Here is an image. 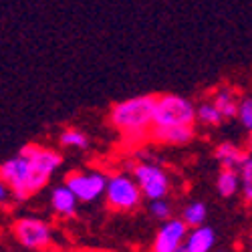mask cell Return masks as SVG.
I'll list each match as a JSON object with an SVG mask.
<instances>
[{
  "mask_svg": "<svg viewBox=\"0 0 252 252\" xmlns=\"http://www.w3.org/2000/svg\"><path fill=\"white\" fill-rule=\"evenodd\" d=\"M180 218L184 220V224L188 228L202 226V224H206V218H208V208L204 202H190L188 206H184Z\"/></svg>",
  "mask_w": 252,
  "mask_h": 252,
  "instance_id": "17",
  "label": "cell"
},
{
  "mask_svg": "<svg viewBox=\"0 0 252 252\" xmlns=\"http://www.w3.org/2000/svg\"><path fill=\"white\" fill-rule=\"evenodd\" d=\"M59 143L61 148H67V150H87L89 148V135L85 131H81L77 127H67L63 129L59 135Z\"/></svg>",
  "mask_w": 252,
  "mask_h": 252,
  "instance_id": "16",
  "label": "cell"
},
{
  "mask_svg": "<svg viewBox=\"0 0 252 252\" xmlns=\"http://www.w3.org/2000/svg\"><path fill=\"white\" fill-rule=\"evenodd\" d=\"M236 117L240 119V123L248 131H252V97H242L238 101V111Z\"/></svg>",
  "mask_w": 252,
  "mask_h": 252,
  "instance_id": "20",
  "label": "cell"
},
{
  "mask_svg": "<svg viewBox=\"0 0 252 252\" xmlns=\"http://www.w3.org/2000/svg\"><path fill=\"white\" fill-rule=\"evenodd\" d=\"M248 150L242 148V145L234 143V141H222L216 145L214 150V158L222 167H228V170H240V165L248 159Z\"/></svg>",
  "mask_w": 252,
  "mask_h": 252,
  "instance_id": "12",
  "label": "cell"
},
{
  "mask_svg": "<svg viewBox=\"0 0 252 252\" xmlns=\"http://www.w3.org/2000/svg\"><path fill=\"white\" fill-rule=\"evenodd\" d=\"M105 204H107L115 212H133V210L139 208L143 196L137 182L133 180L131 174H111L107 178V186H105L103 192Z\"/></svg>",
  "mask_w": 252,
  "mask_h": 252,
  "instance_id": "4",
  "label": "cell"
},
{
  "mask_svg": "<svg viewBox=\"0 0 252 252\" xmlns=\"http://www.w3.org/2000/svg\"><path fill=\"white\" fill-rule=\"evenodd\" d=\"M12 200H14V198H12V190L6 186L4 180L0 178V206H8Z\"/></svg>",
  "mask_w": 252,
  "mask_h": 252,
  "instance_id": "22",
  "label": "cell"
},
{
  "mask_svg": "<svg viewBox=\"0 0 252 252\" xmlns=\"http://www.w3.org/2000/svg\"><path fill=\"white\" fill-rule=\"evenodd\" d=\"M0 178H2L6 182V186L12 190V198L16 202H25L38 192L34 186L31 161L20 152L12 158H6L0 161Z\"/></svg>",
  "mask_w": 252,
  "mask_h": 252,
  "instance_id": "3",
  "label": "cell"
},
{
  "mask_svg": "<svg viewBox=\"0 0 252 252\" xmlns=\"http://www.w3.org/2000/svg\"><path fill=\"white\" fill-rule=\"evenodd\" d=\"M196 121L202 123V125H206V127H216V125H220L224 121V117L216 109V105L208 99V101L200 103L198 107H196Z\"/></svg>",
  "mask_w": 252,
  "mask_h": 252,
  "instance_id": "18",
  "label": "cell"
},
{
  "mask_svg": "<svg viewBox=\"0 0 252 252\" xmlns=\"http://www.w3.org/2000/svg\"><path fill=\"white\" fill-rule=\"evenodd\" d=\"M29 161H31V170H32V178H34V186L40 192L43 188L49 186L51 178L57 174V170L63 165V156L61 152H57L55 148H47V145L40 143H27L20 150Z\"/></svg>",
  "mask_w": 252,
  "mask_h": 252,
  "instance_id": "6",
  "label": "cell"
},
{
  "mask_svg": "<svg viewBox=\"0 0 252 252\" xmlns=\"http://www.w3.org/2000/svg\"><path fill=\"white\" fill-rule=\"evenodd\" d=\"M216 190L222 198H232L240 190V174L238 170H228L222 167L216 178Z\"/></svg>",
  "mask_w": 252,
  "mask_h": 252,
  "instance_id": "15",
  "label": "cell"
},
{
  "mask_svg": "<svg viewBox=\"0 0 252 252\" xmlns=\"http://www.w3.org/2000/svg\"><path fill=\"white\" fill-rule=\"evenodd\" d=\"M210 101H212L216 105V109L220 111V115L224 119H234L236 117V111H238V95L232 87H228V85H222L218 87L212 97H210Z\"/></svg>",
  "mask_w": 252,
  "mask_h": 252,
  "instance_id": "14",
  "label": "cell"
},
{
  "mask_svg": "<svg viewBox=\"0 0 252 252\" xmlns=\"http://www.w3.org/2000/svg\"><path fill=\"white\" fill-rule=\"evenodd\" d=\"M188 228L184 224L182 218H167L161 222L158 234L152 242V250L150 252H176L180 246H184L186 234H188Z\"/></svg>",
  "mask_w": 252,
  "mask_h": 252,
  "instance_id": "9",
  "label": "cell"
},
{
  "mask_svg": "<svg viewBox=\"0 0 252 252\" xmlns=\"http://www.w3.org/2000/svg\"><path fill=\"white\" fill-rule=\"evenodd\" d=\"M51 208L55 210V214L61 216V218H73L77 214V206H79V200L77 196L69 190L65 184H59L51 190Z\"/></svg>",
  "mask_w": 252,
  "mask_h": 252,
  "instance_id": "13",
  "label": "cell"
},
{
  "mask_svg": "<svg viewBox=\"0 0 252 252\" xmlns=\"http://www.w3.org/2000/svg\"><path fill=\"white\" fill-rule=\"evenodd\" d=\"M154 107L156 95H135L111 105L109 125L131 145L150 141V131L154 127Z\"/></svg>",
  "mask_w": 252,
  "mask_h": 252,
  "instance_id": "1",
  "label": "cell"
},
{
  "mask_svg": "<svg viewBox=\"0 0 252 252\" xmlns=\"http://www.w3.org/2000/svg\"><path fill=\"white\" fill-rule=\"evenodd\" d=\"M148 212L156 218V220H167V218H172V204L167 202L165 198H159V200H150L148 204Z\"/></svg>",
  "mask_w": 252,
  "mask_h": 252,
  "instance_id": "19",
  "label": "cell"
},
{
  "mask_svg": "<svg viewBox=\"0 0 252 252\" xmlns=\"http://www.w3.org/2000/svg\"><path fill=\"white\" fill-rule=\"evenodd\" d=\"M107 178V174L97 170H73L65 176V186L77 196L79 202L89 204L103 196Z\"/></svg>",
  "mask_w": 252,
  "mask_h": 252,
  "instance_id": "8",
  "label": "cell"
},
{
  "mask_svg": "<svg viewBox=\"0 0 252 252\" xmlns=\"http://www.w3.org/2000/svg\"><path fill=\"white\" fill-rule=\"evenodd\" d=\"M216 246V230L206 224L190 228L184 240V248L188 252H212Z\"/></svg>",
  "mask_w": 252,
  "mask_h": 252,
  "instance_id": "11",
  "label": "cell"
},
{
  "mask_svg": "<svg viewBox=\"0 0 252 252\" xmlns=\"http://www.w3.org/2000/svg\"><path fill=\"white\" fill-rule=\"evenodd\" d=\"M240 190H242V196H244V200L252 206V186H240Z\"/></svg>",
  "mask_w": 252,
  "mask_h": 252,
  "instance_id": "23",
  "label": "cell"
},
{
  "mask_svg": "<svg viewBox=\"0 0 252 252\" xmlns=\"http://www.w3.org/2000/svg\"><path fill=\"white\" fill-rule=\"evenodd\" d=\"M212 252H224V250H212Z\"/></svg>",
  "mask_w": 252,
  "mask_h": 252,
  "instance_id": "26",
  "label": "cell"
},
{
  "mask_svg": "<svg viewBox=\"0 0 252 252\" xmlns=\"http://www.w3.org/2000/svg\"><path fill=\"white\" fill-rule=\"evenodd\" d=\"M176 252H188V250H186V248H184V246H180V248H178V250H176Z\"/></svg>",
  "mask_w": 252,
  "mask_h": 252,
  "instance_id": "25",
  "label": "cell"
},
{
  "mask_svg": "<svg viewBox=\"0 0 252 252\" xmlns=\"http://www.w3.org/2000/svg\"><path fill=\"white\" fill-rule=\"evenodd\" d=\"M246 150H248V154L252 156V131H250V135H248V143H246Z\"/></svg>",
  "mask_w": 252,
  "mask_h": 252,
  "instance_id": "24",
  "label": "cell"
},
{
  "mask_svg": "<svg viewBox=\"0 0 252 252\" xmlns=\"http://www.w3.org/2000/svg\"><path fill=\"white\" fill-rule=\"evenodd\" d=\"M10 234L18 246L31 252H45L55 242V230L53 224L45 218L36 216H20L12 222Z\"/></svg>",
  "mask_w": 252,
  "mask_h": 252,
  "instance_id": "2",
  "label": "cell"
},
{
  "mask_svg": "<svg viewBox=\"0 0 252 252\" xmlns=\"http://www.w3.org/2000/svg\"><path fill=\"white\" fill-rule=\"evenodd\" d=\"M133 180L137 182L141 196L148 200H159L167 198L172 192V180L167 176V172L156 161L143 159L133 165Z\"/></svg>",
  "mask_w": 252,
  "mask_h": 252,
  "instance_id": "7",
  "label": "cell"
},
{
  "mask_svg": "<svg viewBox=\"0 0 252 252\" xmlns=\"http://www.w3.org/2000/svg\"><path fill=\"white\" fill-rule=\"evenodd\" d=\"M196 137L194 125H154L150 131V141L158 145H188Z\"/></svg>",
  "mask_w": 252,
  "mask_h": 252,
  "instance_id": "10",
  "label": "cell"
},
{
  "mask_svg": "<svg viewBox=\"0 0 252 252\" xmlns=\"http://www.w3.org/2000/svg\"><path fill=\"white\" fill-rule=\"evenodd\" d=\"M154 125H196V105L176 93L156 95Z\"/></svg>",
  "mask_w": 252,
  "mask_h": 252,
  "instance_id": "5",
  "label": "cell"
},
{
  "mask_svg": "<svg viewBox=\"0 0 252 252\" xmlns=\"http://www.w3.org/2000/svg\"><path fill=\"white\" fill-rule=\"evenodd\" d=\"M240 186H252V156H248V159L240 165Z\"/></svg>",
  "mask_w": 252,
  "mask_h": 252,
  "instance_id": "21",
  "label": "cell"
}]
</instances>
